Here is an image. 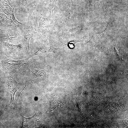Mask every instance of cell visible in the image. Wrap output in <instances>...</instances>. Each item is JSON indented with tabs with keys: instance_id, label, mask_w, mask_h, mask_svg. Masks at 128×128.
I'll use <instances>...</instances> for the list:
<instances>
[{
	"instance_id": "obj_1",
	"label": "cell",
	"mask_w": 128,
	"mask_h": 128,
	"mask_svg": "<svg viewBox=\"0 0 128 128\" xmlns=\"http://www.w3.org/2000/svg\"><path fill=\"white\" fill-rule=\"evenodd\" d=\"M6 83L7 85L11 96L9 105H10L12 108H17V103L15 100V94L23 84L18 83L16 81L14 73H12L9 74Z\"/></svg>"
},
{
	"instance_id": "obj_2",
	"label": "cell",
	"mask_w": 128,
	"mask_h": 128,
	"mask_svg": "<svg viewBox=\"0 0 128 128\" xmlns=\"http://www.w3.org/2000/svg\"><path fill=\"white\" fill-rule=\"evenodd\" d=\"M34 55H31L27 59L20 60H14L11 58L3 60L1 62L2 69L3 70L13 71L22 67L25 64H27L30 58Z\"/></svg>"
},
{
	"instance_id": "obj_3",
	"label": "cell",
	"mask_w": 128,
	"mask_h": 128,
	"mask_svg": "<svg viewBox=\"0 0 128 128\" xmlns=\"http://www.w3.org/2000/svg\"><path fill=\"white\" fill-rule=\"evenodd\" d=\"M28 12L29 16L28 18L27 25L22 34L24 37L23 44L25 48L26 53L29 55L31 53L29 46V41L32 36L33 30L31 17V11L30 10Z\"/></svg>"
},
{
	"instance_id": "obj_4",
	"label": "cell",
	"mask_w": 128,
	"mask_h": 128,
	"mask_svg": "<svg viewBox=\"0 0 128 128\" xmlns=\"http://www.w3.org/2000/svg\"><path fill=\"white\" fill-rule=\"evenodd\" d=\"M3 53L9 57H14L22 53L23 45H14L7 42L2 41Z\"/></svg>"
},
{
	"instance_id": "obj_5",
	"label": "cell",
	"mask_w": 128,
	"mask_h": 128,
	"mask_svg": "<svg viewBox=\"0 0 128 128\" xmlns=\"http://www.w3.org/2000/svg\"><path fill=\"white\" fill-rule=\"evenodd\" d=\"M12 19L7 17L0 9V29L1 30L14 28Z\"/></svg>"
},
{
	"instance_id": "obj_6",
	"label": "cell",
	"mask_w": 128,
	"mask_h": 128,
	"mask_svg": "<svg viewBox=\"0 0 128 128\" xmlns=\"http://www.w3.org/2000/svg\"><path fill=\"white\" fill-rule=\"evenodd\" d=\"M9 29H6L2 30V41L7 42L18 40L19 39V34L14 31L10 32Z\"/></svg>"
},
{
	"instance_id": "obj_7",
	"label": "cell",
	"mask_w": 128,
	"mask_h": 128,
	"mask_svg": "<svg viewBox=\"0 0 128 128\" xmlns=\"http://www.w3.org/2000/svg\"><path fill=\"white\" fill-rule=\"evenodd\" d=\"M27 64H28V66L26 70L36 77H42L43 76L45 73L44 70L40 69L37 66L35 63H29L28 61Z\"/></svg>"
},
{
	"instance_id": "obj_8",
	"label": "cell",
	"mask_w": 128,
	"mask_h": 128,
	"mask_svg": "<svg viewBox=\"0 0 128 128\" xmlns=\"http://www.w3.org/2000/svg\"><path fill=\"white\" fill-rule=\"evenodd\" d=\"M23 119V126L25 127H30L37 122L40 118V113H36L31 117L27 118L22 116Z\"/></svg>"
},
{
	"instance_id": "obj_9",
	"label": "cell",
	"mask_w": 128,
	"mask_h": 128,
	"mask_svg": "<svg viewBox=\"0 0 128 128\" xmlns=\"http://www.w3.org/2000/svg\"><path fill=\"white\" fill-rule=\"evenodd\" d=\"M14 8L12 9V12L11 16V18L14 22V28L18 32L22 33L23 34L26 27L25 25L19 22L16 19L14 15Z\"/></svg>"
},
{
	"instance_id": "obj_10",
	"label": "cell",
	"mask_w": 128,
	"mask_h": 128,
	"mask_svg": "<svg viewBox=\"0 0 128 128\" xmlns=\"http://www.w3.org/2000/svg\"><path fill=\"white\" fill-rule=\"evenodd\" d=\"M58 0H53V2L49 5V9L50 11V15L51 17L54 18L53 12L55 8L56 3Z\"/></svg>"
},
{
	"instance_id": "obj_11",
	"label": "cell",
	"mask_w": 128,
	"mask_h": 128,
	"mask_svg": "<svg viewBox=\"0 0 128 128\" xmlns=\"http://www.w3.org/2000/svg\"><path fill=\"white\" fill-rule=\"evenodd\" d=\"M2 30L0 29V54H1L3 53L2 43Z\"/></svg>"
},
{
	"instance_id": "obj_12",
	"label": "cell",
	"mask_w": 128,
	"mask_h": 128,
	"mask_svg": "<svg viewBox=\"0 0 128 128\" xmlns=\"http://www.w3.org/2000/svg\"></svg>"
}]
</instances>
